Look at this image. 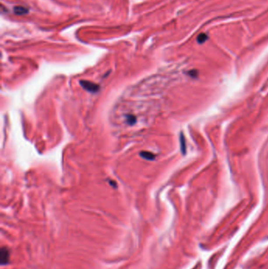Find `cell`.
I'll use <instances>...</instances> for the list:
<instances>
[{
    "instance_id": "obj_1",
    "label": "cell",
    "mask_w": 268,
    "mask_h": 269,
    "mask_svg": "<svg viewBox=\"0 0 268 269\" xmlns=\"http://www.w3.org/2000/svg\"><path fill=\"white\" fill-rule=\"evenodd\" d=\"M81 86H82L83 88H84L85 90H87L89 92H92V93H94V92H97V91L99 90V88L100 87L98 85V84H96L94 83H92V82H90V81H88V80H81L80 82Z\"/></svg>"
},
{
    "instance_id": "obj_2",
    "label": "cell",
    "mask_w": 268,
    "mask_h": 269,
    "mask_svg": "<svg viewBox=\"0 0 268 269\" xmlns=\"http://www.w3.org/2000/svg\"><path fill=\"white\" fill-rule=\"evenodd\" d=\"M10 250L8 248L3 246L0 249V263L2 265H6L10 262Z\"/></svg>"
},
{
    "instance_id": "obj_3",
    "label": "cell",
    "mask_w": 268,
    "mask_h": 269,
    "mask_svg": "<svg viewBox=\"0 0 268 269\" xmlns=\"http://www.w3.org/2000/svg\"><path fill=\"white\" fill-rule=\"evenodd\" d=\"M13 11H14V13L16 14H17V15H24V14H25L29 12V10L25 8L24 6H15L14 9H13Z\"/></svg>"
},
{
    "instance_id": "obj_4",
    "label": "cell",
    "mask_w": 268,
    "mask_h": 269,
    "mask_svg": "<svg viewBox=\"0 0 268 269\" xmlns=\"http://www.w3.org/2000/svg\"><path fill=\"white\" fill-rule=\"evenodd\" d=\"M140 156H141L142 158L146 159V160H152L155 158L154 154L153 153H150V152H148V151H142V152L140 153Z\"/></svg>"
},
{
    "instance_id": "obj_5",
    "label": "cell",
    "mask_w": 268,
    "mask_h": 269,
    "mask_svg": "<svg viewBox=\"0 0 268 269\" xmlns=\"http://www.w3.org/2000/svg\"><path fill=\"white\" fill-rule=\"evenodd\" d=\"M127 122L130 125L134 124L136 122V117L134 115H127Z\"/></svg>"
},
{
    "instance_id": "obj_6",
    "label": "cell",
    "mask_w": 268,
    "mask_h": 269,
    "mask_svg": "<svg viewBox=\"0 0 268 269\" xmlns=\"http://www.w3.org/2000/svg\"><path fill=\"white\" fill-rule=\"evenodd\" d=\"M207 39H208V36H207L206 34L204 33L200 34L197 36V42H198L199 43H203L206 41Z\"/></svg>"
}]
</instances>
